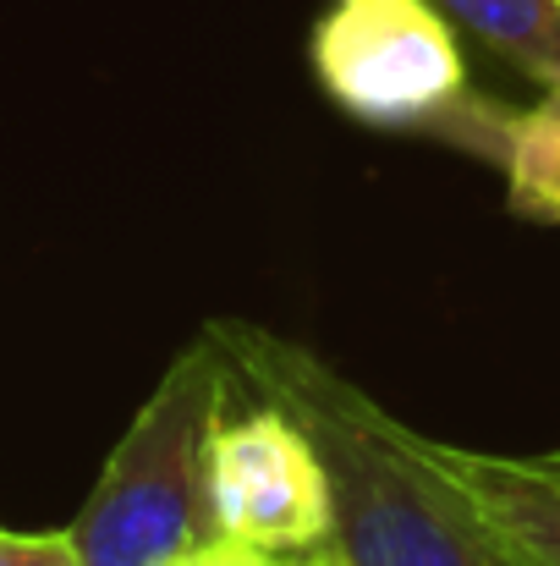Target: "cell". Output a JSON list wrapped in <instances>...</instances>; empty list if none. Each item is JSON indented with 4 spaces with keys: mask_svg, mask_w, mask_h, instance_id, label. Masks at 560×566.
<instances>
[{
    "mask_svg": "<svg viewBox=\"0 0 560 566\" xmlns=\"http://www.w3.org/2000/svg\"><path fill=\"white\" fill-rule=\"evenodd\" d=\"M209 331L236 369V390L286 407L325 457L330 539L308 551L314 566H550L473 495L440 440L390 418L314 347L242 319H214Z\"/></svg>",
    "mask_w": 560,
    "mask_h": 566,
    "instance_id": "1",
    "label": "cell"
},
{
    "mask_svg": "<svg viewBox=\"0 0 560 566\" xmlns=\"http://www.w3.org/2000/svg\"><path fill=\"white\" fill-rule=\"evenodd\" d=\"M236 396V369L214 331L155 385L116 451L105 457L83 512L72 517V545L83 566H177L214 539L209 517V440Z\"/></svg>",
    "mask_w": 560,
    "mask_h": 566,
    "instance_id": "2",
    "label": "cell"
},
{
    "mask_svg": "<svg viewBox=\"0 0 560 566\" xmlns=\"http://www.w3.org/2000/svg\"><path fill=\"white\" fill-rule=\"evenodd\" d=\"M308 55L325 94L363 127L445 138L473 105L462 33L429 0H336Z\"/></svg>",
    "mask_w": 560,
    "mask_h": 566,
    "instance_id": "3",
    "label": "cell"
},
{
    "mask_svg": "<svg viewBox=\"0 0 560 566\" xmlns=\"http://www.w3.org/2000/svg\"><path fill=\"white\" fill-rule=\"evenodd\" d=\"M209 517L220 539L308 556L330 539V473L314 434L275 401L225 412L209 440Z\"/></svg>",
    "mask_w": 560,
    "mask_h": 566,
    "instance_id": "4",
    "label": "cell"
},
{
    "mask_svg": "<svg viewBox=\"0 0 560 566\" xmlns=\"http://www.w3.org/2000/svg\"><path fill=\"white\" fill-rule=\"evenodd\" d=\"M445 144L473 149L506 171L511 214L560 226V83H550L528 111H511V105L473 94V105L456 116Z\"/></svg>",
    "mask_w": 560,
    "mask_h": 566,
    "instance_id": "5",
    "label": "cell"
},
{
    "mask_svg": "<svg viewBox=\"0 0 560 566\" xmlns=\"http://www.w3.org/2000/svg\"><path fill=\"white\" fill-rule=\"evenodd\" d=\"M456 473L473 495L550 566H560V451L545 457H500V451H462L445 446Z\"/></svg>",
    "mask_w": 560,
    "mask_h": 566,
    "instance_id": "6",
    "label": "cell"
},
{
    "mask_svg": "<svg viewBox=\"0 0 560 566\" xmlns=\"http://www.w3.org/2000/svg\"><path fill=\"white\" fill-rule=\"evenodd\" d=\"M467 44L511 66L517 77L560 83V0H429Z\"/></svg>",
    "mask_w": 560,
    "mask_h": 566,
    "instance_id": "7",
    "label": "cell"
},
{
    "mask_svg": "<svg viewBox=\"0 0 560 566\" xmlns=\"http://www.w3.org/2000/svg\"><path fill=\"white\" fill-rule=\"evenodd\" d=\"M0 566H83L72 534H22V528H0Z\"/></svg>",
    "mask_w": 560,
    "mask_h": 566,
    "instance_id": "8",
    "label": "cell"
},
{
    "mask_svg": "<svg viewBox=\"0 0 560 566\" xmlns=\"http://www.w3.org/2000/svg\"><path fill=\"white\" fill-rule=\"evenodd\" d=\"M177 566H308L303 556H281V551H258V545H236V539H209Z\"/></svg>",
    "mask_w": 560,
    "mask_h": 566,
    "instance_id": "9",
    "label": "cell"
},
{
    "mask_svg": "<svg viewBox=\"0 0 560 566\" xmlns=\"http://www.w3.org/2000/svg\"><path fill=\"white\" fill-rule=\"evenodd\" d=\"M303 562H308V556H303ZM308 566H314V562H308Z\"/></svg>",
    "mask_w": 560,
    "mask_h": 566,
    "instance_id": "10",
    "label": "cell"
}]
</instances>
